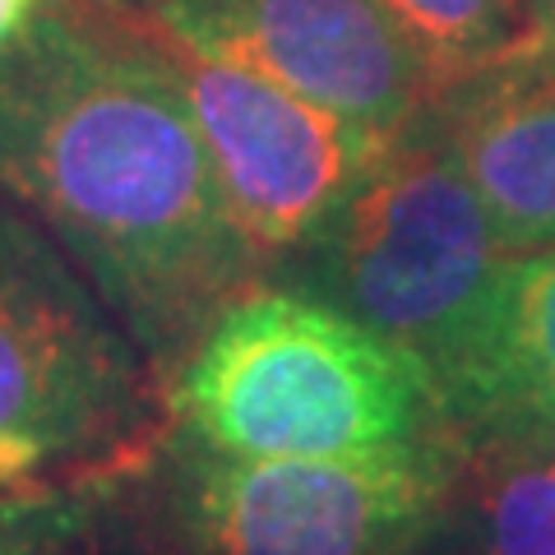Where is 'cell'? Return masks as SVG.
I'll use <instances>...</instances> for the list:
<instances>
[{
  "label": "cell",
  "instance_id": "1",
  "mask_svg": "<svg viewBox=\"0 0 555 555\" xmlns=\"http://www.w3.org/2000/svg\"><path fill=\"white\" fill-rule=\"evenodd\" d=\"M0 185L163 357L204 334L255 259L171 65L61 20L0 56Z\"/></svg>",
  "mask_w": 555,
  "mask_h": 555
},
{
  "label": "cell",
  "instance_id": "2",
  "mask_svg": "<svg viewBox=\"0 0 555 555\" xmlns=\"http://www.w3.org/2000/svg\"><path fill=\"white\" fill-rule=\"evenodd\" d=\"M181 408L232 459H343L416 440L440 398L422 361L375 328L269 292L208 328Z\"/></svg>",
  "mask_w": 555,
  "mask_h": 555
},
{
  "label": "cell",
  "instance_id": "3",
  "mask_svg": "<svg viewBox=\"0 0 555 555\" xmlns=\"http://www.w3.org/2000/svg\"><path fill=\"white\" fill-rule=\"evenodd\" d=\"M324 228L347 315L412 352L440 398L514 264L454 149L393 139Z\"/></svg>",
  "mask_w": 555,
  "mask_h": 555
},
{
  "label": "cell",
  "instance_id": "4",
  "mask_svg": "<svg viewBox=\"0 0 555 555\" xmlns=\"http://www.w3.org/2000/svg\"><path fill=\"white\" fill-rule=\"evenodd\" d=\"M153 51L181 79L222 199L255 250L297 246L320 232L393 144L315 107L259 65L163 24L153 28Z\"/></svg>",
  "mask_w": 555,
  "mask_h": 555
},
{
  "label": "cell",
  "instance_id": "5",
  "mask_svg": "<svg viewBox=\"0 0 555 555\" xmlns=\"http://www.w3.org/2000/svg\"><path fill=\"white\" fill-rule=\"evenodd\" d=\"M444 459L389 444L343 459H232L199 477L204 555H408L436 524Z\"/></svg>",
  "mask_w": 555,
  "mask_h": 555
},
{
  "label": "cell",
  "instance_id": "6",
  "mask_svg": "<svg viewBox=\"0 0 555 555\" xmlns=\"http://www.w3.org/2000/svg\"><path fill=\"white\" fill-rule=\"evenodd\" d=\"M158 24L385 139H403L430 89L385 0H158Z\"/></svg>",
  "mask_w": 555,
  "mask_h": 555
},
{
  "label": "cell",
  "instance_id": "7",
  "mask_svg": "<svg viewBox=\"0 0 555 555\" xmlns=\"http://www.w3.org/2000/svg\"><path fill=\"white\" fill-rule=\"evenodd\" d=\"M130 398V361L42 236L0 208V440L65 449Z\"/></svg>",
  "mask_w": 555,
  "mask_h": 555
},
{
  "label": "cell",
  "instance_id": "8",
  "mask_svg": "<svg viewBox=\"0 0 555 555\" xmlns=\"http://www.w3.org/2000/svg\"><path fill=\"white\" fill-rule=\"evenodd\" d=\"M449 139L505 250L555 246V65L546 47L463 83Z\"/></svg>",
  "mask_w": 555,
  "mask_h": 555
},
{
  "label": "cell",
  "instance_id": "9",
  "mask_svg": "<svg viewBox=\"0 0 555 555\" xmlns=\"http://www.w3.org/2000/svg\"><path fill=\"white\" fill-rule=\"evenodd\" d=\"M440 416L524 449L555 444V250L505 269Z\"/></svg>",
  "mask_w": 555,
  "mask_h": 555
},
{
  "label": "cell",
  "instance_id": "10",
  "mask_svg": "<svg viewBox=\"0 0 555 555\" xmlns=\"http://www.w3.org/2000/svg\"><path fill=\"white\" fill-rule=\"evenodd\" d=\"M33 10H38V0H0V56H5L14 38L28 28Z\"/></svg>",
  "mask_w": 555,
  "mask_h": 555
},
{
  "label": "cell",
  "instance_id": "11",
  "mask_svg": "<svg viewBox=\"0 0 555 555\" xmlns=\"http://www.w3.org/2000/svg\"><path fill=\"white\" fill-rule=\"evenodd\" d=\"M38 454H42V449H33V444H24V440H0V481L20 477Z\"/></svg>",
  "mask_w": 555,
  "mask_h": 555
},
{
  "label": "cell",
  "instance_id": "12",
  "mask_svg": "<svg viewBox=\"0 0 555 555\" xmlns=\"http://www.w3.org/2000/svg\"><path fill=\"white\" fill-rule=\"evenodd\" d=\"M0 555H28V542L20 528H0Z\"/></svg>",
  "mask_w": 555,
  "mask_h": 555
},
{
  "label": "cell",
  "instance_id": "13",
  "mask_svg": "<svg viewBox=\"0 0 555 555\" xmlns=\"http://www.w3.org/2000/svg\"><path fill=\"white\" fill-rule=\"evenodd\" d=\"M546 10H551V14H555V0H546Z\"/></svg>",
  "mask_w": 555,
  "mask_h": 555
}]
</instances>
